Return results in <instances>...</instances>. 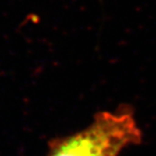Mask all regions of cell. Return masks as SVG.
<instances>
[{
	"mask_svg": "<svg viewBox=\"0 0 156 156\" xmlns=\"http://www.w3.org/2000/svg\"><path fill=\"white\" fill-rule=\"evenodd\" d=\"M142 141V132L129 107L95 115L91 123L73 135L49 142L46 156H119Z\"/></svg>",
	"mask_w": 156,
	"mask_h": 156,
	"instance_id": "6da1fadb",
	"label": "cell"
}]
</instances>
